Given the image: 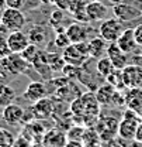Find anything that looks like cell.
<instances>
[{"instance_id": "8d00e7d4", "label": "cell", "mask_w": 142, "mask_h": 147, "mask_svg": "<svg viewBox=\"0 0 142 147\" xmlns=\"http://www.w3.org/2000/svg\"><path fill=\"white\" fill-rule=\"evenodd\" d=\"M3 11H4V9H3L1 4H0V20H1V17H3Z\"/></svg>"}, {"instance_id": "30bf717a", "label": "cell", "mask_w": 142, "mask_h": 147, "mask_svg": "<svg viewBox=\"0 0 142 147\" xmlns=\"http://www.w3.org/2000/svg\"><path fill=\"white\" fill-rule=\"evenodd\" d=\"M107 57L111 59L113 65L117 69H124L128 65V54L124 53L117 42H110V45L107 47Z\"/></svg>"}, {"instance_id": "1f68e13d", "label": "cell", "mask_w": 142, "mask_h": 147, "mask_svg": "<svg viewBox=\"0 0 142 147\" xmlns=\"http://www.w3.org/2000/svg\"><path fill=\"white\" fill-rule=\"evenodd\" d=\"M134 36H135L138 47H142V24H138V26L134 28Z\"/></svg>"}, {"instance_id": "f35d334b", "label": "cell", "mask_w": 142, "mask_h": 147, "mask_svg": "<svg viewBox=\"0 0 142 147\" xmlns=\"http://www.w3.org/2000/svg\"><path fill=\"white\" fill-rule=\"evenodd\" d=\"M0 147H13V146H0Z\"/></svg>"}, {"instance_id": "7402d4cb", "label": "cell", "mask_w": 142, "mask_h": 147, "mask_svg": "<svg viewBox=\"0 0 142 147\" xmlns=\"http://www.w3.org/2000/svg\"><path fill=\"white\" fill-rule=\"evenodd\" d=\"M106 79L108 84H111L113 86H115L118 91H120L121 88H125L124 78H123V69H117V68H115L113 72L107 76Z\"/></svg>"}, {"instance_id": "d6a6232c", "label": "cell", "mask_w": 142, "mask_h": 147, "mask_svg": "<svg viewBox=\"0 0 142 147\" xmlns=\"http://www.w3.org/2000/svg\"><path fill=\"white\" fill-rule=\"evenodd\" d=\"M13 147H30V144H28V142H27L25 139L20 137V139H17V140L14 142Z\"/></svg>"}, {"instance_id": "5b68a950", "label": "cell", "mask_w": 142, "mask_h": 147, "mask_svg": "<svg viewBox=\"0 0 142 147\" xmlns=\"http://www.w3.org/2000/svg\"><path fill=\"white\" fill-rule=\"evenodd\" d=\"M113 13L114 16L118 18L120 21L123 23H128V21H132L135 18L141 17L142 11H139L137 7L131 6V4H127V3H118V4H114L113 7Z\"/></svg>"}, {"instance_id": "9c48e42d", "label": "cell", "mask_w": 142, "mask_h": 147, "mask_svg": "<svg viewBox=\"0 0 142 147\" xmlns=\"http://www.w3.org/2000/svg\"><path fill=\"white\" fill-rule=\"evenodd\" d=\"M62 57L65 59L66 64L69 65H76V67H82L86 59L89 58V55H86L79 47L77 44H71L69 47H66L62 53Z\"/></svg>"}, {"instance_id": "d590c367", "label": "cell", "mask_w": 142, "mask_h": 147, "mask_svg": "<svg viewBox=\"0 0 142 147\" xmlns=\"http://www.w3.org/2000/svg\"><path fill=\"white\" fill-rule=\"evenodd\" d=\"M108 1H111L113 4H118V3H123L124 0H108Z\"/></svg>"}, {"instance_id": "4316f807", "label": "cell", "mask_w": 142, "mask_h": 147, "mask_svg": "<svg viewBox=\"0 0 142 147\" xmlns=\"http://www.w3.org/2000/svg\"><path fill=\"white\" fill-rule=\"evenodd\" d=\"M16 142V139L13 137V134L4 129H0V146H13Z\"/></svg>"}, {"instance_id": "ba28073f", "label": "cell", "mask_w": 142, "mask_h": 147, "mask_svg": "<svg viewBox=\"0 0 142 147\" xmlns=\"http://www.w3.org/2000/svg\"><path fill=\"white\" fill-rule=\"evenodd\" d=\"M7 45H9V48H10L11 53L21 54L30 45V40H28V36L25 33H23L21 30L11 31L7 36Z\"/></svg>"}, {"instance_id": "cb8c5ba5", "label": "cell", "mask_w": 142, "mask_h": 147, "mask_svg": "<svg viewBox=\"0 0 142 147\" xmlns=\"http://www.w3.org/2000/svg\"><path fill=\"white\" fill-rule=\"evenodd\" d=\"M63 75L68 78V79H80L82 78V68L80 67H76V65H69L66 64L62 69Z\"/></svg>"}, {"instance_id": "484cf974", "label": "cell", "mask_w": 142, "mask_h": 147, "mask_svg": "<svg viewBox=\"0 0 142 147\" xmlns=\"http://www.w3.org/2000/svg\"><path fill=\"white\" fill-rule=\"evenodd\" d=\"M55 44H56V47H58V48L65 50L66 47H69V45H71L72 41H71V38L68 37V34H66L65 31H62V33H58V34H56Z\"/></svg>"}, {"instance_id": "44dd1931", "label": "cell", "mask_w": 142, "mask_h": 147, "mask_svg": "<svg viewBox=\"0 0 142 147\" xmlns=\"http://www.w3.org/2000/svg\"><path fill=\"white\" fill-rule=\"evenodd\" d=\"M27 36H28V40H30L31 44L39 45L45 40V30L42 27H39V26H35L27 33Z\"/></svg>"}, {"instance_id": "7a4b0ae2", "label": "cell", "mask_w": 142, "mask_h": 147, "mask_svg": "<svg viewBox=\"0 0 142 147\" xmlns=\"http://www.w3.org/2000/svg\"><path fill=\"white\" fill-rule=\"evenodd\" d=\"M0 23L7 28L9 33H11V31L23 30V27L25 26L27 20H25L24 13L21 11V9L7 7V9H4V11H3V17L0 20Z\"/></svg>"}, {"instance_id": "e575fe53", "label": "cell", "mask_w": 142, "mask_h": 147, "mask_svg": "<svg viewBox=\"0 0 142 147\" xmlns=\"http://www.w3.org/2000/svg\"><path fill=\"white\" fill-rule=\"evenodd\" d=\"M63 147H83V146H82V143H80L79 140H71V139H69V142Z\"/></svg>"}, {"instance_id": "4fadbf2b", "label": "cell", "mask_w": 142, "mask_h": 147, "mask_svg": "<svg viewBox=\"0 0 142 147\" xmlns=\"http://www.w3.org/2000/svg\"><path fill=\"white\" fill-rule=\"evenodd\" d=\"M86 13H87V17L90 21H103L108 13V9L103 1L93 0V1L87 3Z\"/></svg>"}, {"instance_id": "ac0fdd59", "label": "cell", "mask_w": 142, "mask_h": 147, "mask_svg": "<svg viewBox=\"0 0 142 147\" xmlns=\"http://www.w3.org/2000/svg\"><path fill=\"white\" fill-rule=\"evenodd\" d=\"M107 41L103 37H94L89 40V54L91 58H101L107 53Z\"/></svg>"}, {"instance_id": "7c38bea8", "label": "cell", "mask_w": 142, "mask_h": 147, "mask_svg": "<svg viewBox=\"0 0 142 147\" xmlns=\"http://www.w3.org/2000/svg\"><path fill=\"white\" fill-rule=\"evenodd\" d=\"M65 33L68 34V37L71 38L72 44H77V42H82V41H87V37H89V28L85 26V23H72L66 27Z\"/></svg>"}, {"instance_id": "ffe728a7", "label": "cell", "mask_w": 142, "mask_h": 147, "mask_svg": "<svg viewBox=\"0 0 142 147\" xmlns=\"http://www.w3.org/2000/svg\"><path fill=\"white\" fill-rule=\"evenodd\" d=\"M96 69H97V72L100 74L101 76L107 78L110 74L115 69V67L113 65V62H111V59L108 57H101V58H99V61L96 64Z\"/></svg>"}, {"instance_id": "836d02e7", "label": "cell", "mask_w": 142, "mask_h": 147, "mask_svg": "<svg viewBox=\"0 0 142 147\" xmlns=\"http://www.w3.org/2000/svg\"><path fill=\"white\" fill-rule=\"evenodd\" d=\"M138 143H142V122L138 125V127H137V133H135V137H134Z\"/></svg>"}, {"instance_id": "f546056e", "label": "cell", "mask_w": 142, "mask_h": 147, "mask_svg": "<svg viewBox=\"0 0 142 147\" xmlns=\"http://www.w3.org/2000/svg\"><path fill=\"white\" fill-rule=\"evenodd\" d=\"M4 4L11 9H21L25 4V0H4Z\"/></svg>"}, {"instance_id": "ab89813d", "label": "cell", "mask_w": 142, "mask_h": 147, "mask_svg": "<svg viewBox=\"0 0 142 147\" xmlns=\"http://www.w3.org/2000/svg\"><path fill=\"white\" fill-rule=\"evenodd\" d=\"M141 122H142V113H141Z\"/></svg>"}, {"instance_id": "5bb4252c", "label": "cell", "mask_w": 142, "mask_h": 147, "mask_svg": "<svg viewBox=\"0 0 142 147\" xmlns=\"http://www.w3.org/2000/svg\"><path fill=\"white\" fill-rule=\"evenodd\" d=\"M31 110H33V116L35 119H48L53 113V103L47 96L44 99H39V100L34 102Z\"/></svg>"}, {"instance_id": "83f0119b", "label": "cell", "mask_w": 142, "mask_h": 147, "mask_svg": "<svg viewBox=\"0 0 142 147\" xmlns=\"http://www.w3.org/2000/svg\"><path fill=\"white\" fill-rule=\"evenodd\" d=\"M73 1H75V0H53V4L56 6V9L63 10V11H68V10L71 9Z\"/></svg>"}, {"instance_id": "2e32d148", "label": "cell", "mask_w": 142, "mask_h": 147, "mask_svg": "<svg viewBox=\"0 0 142 147\" xmlns=\"http://www.w3.org/2000/svg\"><path fill=\"white\" fill-rule=\"evenodd\" d=\"M125 103L128 108L139 115L142 113V88H129L125 95Z\"/></svg>"}, {"instance_id": "9a60e30c", "label": "cell", "mask_w": 142, "mask_h": 147, "mask_svg": "<svg viewBox=\"0 0 142 147\" xmlns=\"http://www.w3.org/2000/svg\"><path fill=\"white\" fill-rule=\"evenodd\" d=\"M115 42L118 44V47L124 53H127V54L135 51L137 47H138V44H137V40H135V36H134V28H125Z\"/></svg>"}, {"instance_id": "8fae6325", "label": "cell", "mask_w": 142, "mask_h": 147, "mask_svg": "<svg viewBox=\"0 0 142 147\" xmlns=\"http://www.w3.org/2000/svg\"><path fill=\"white\" fill-rule=\"evenodd\" d=\"M49 93L48 86L44 84V82H39V81H33L24 91V98L30 102H37L39 99H44L47 98Z\"/></svg>"}, {"instance_id": "d6986e66", "label": "cell", "mask_w": 142, "mask_h": 147, "mask_svg": "<svg viewBox=\"0 0 142 147\" xmlns=\"http://www.w3.org/2000/svg\"><path fill=\"white\" fill-rule=\"evenodd\" d=\"M14 99H16V91L6 84H0V108H6L7 105L13 103Z\"/></svg>"}, {"instance_id": "e0dca14e", "label": "cell", "mask_w": 142, "mask_h": 147, "mask_svg": "<svg viewBox=\"0 0 142 147\" xmlns=\"http://www.w3.org/2000/svg\"><path fill=\"white\" fill-rule=\"evenodd\" d=\"M86 6H87L86 0H75L68 11L71 13V16H73V18L76 21L86 24V23H90L89 17H87V13H86Z\"/></svg>"}, {"instance_id": "b9f144b4", "label": "cell", "mask_w": 142, "mask_h": 147, "mask_svg": "<svg viewBox=\"0 0 142 147\" xmlns=\"http://www.w3.org/2000/svg\"><path fill=\"white\" fill-rule=\"evenodd\" d=\"M99 1H101V0H99Z\"/></svg>"}, {"instance_id": "74e56055", "label": "cell", "mask_w": 142, "mask_h": 147, "mask_svg": "<svg viewBox=\"0 0 142 147\" xmlns=\"http://www.w3.org/2000/svg\"><path fill=\"white\" fill-rule=\"evenodd\" d=\"M0 4H4V0H0Z\"/></svg>"}, {"instance_id": "f1b7e54d", "label": "cell", "mask_w": 142, "mask_h": 147, "mask_svg": "<svg viewBox=\"0 0 142 147\" xmlns=\"http://www.w3.org/2000/svg\"><path fill=\"white\" fill-rule=\"evenodd\" d=\"M11 54L9 45H7V38H1L0 37V57H7Z\"/></svg>"}, {"instance_id": "60d3db41", "label": "cell", "mask_w": 142, "mask_h": 147, "mask_svg": "<svg viewBox=\"0 0 142 147\" xmlns=\"http://www.w3.org/2000/svg\"><path fill=\"white\" fill-rule=\"evenodd\" d=\"M141 55H142V47H141Z\"/></svg>"}, {"instance_id": "6da1fadb", "label": "cell", "mask_w": 142, "mask_h": 147, "mask_svg": "<svg viewBox=\"0 0 142 147\" xmlns=\"http://www.w3.org/2000/svg\"><path fill=\"white\" fill-rule=\"evenodd\" d=\"M139 123H141V115L135 110L128 109L125 112L124 119L118 125V134L123 139H128V140L134 139Z\"/></svg>"}, {"instance_id": "603a6c76", "label": "cell", "mask_w": 142, "mask_h": 147, "mask_svg": "<svg viewBox=\"0 0 142 147\" xmlns=\"http://www.w3.org/2000/svg\"><path fill=\"white\" fill-rule=\"evenodd\" d=\"M48 64H49V68L53 69V71H62L63 67H65V59L62 55L58 54H48Z\"/></svg>"}, {"instance_id": "4dcf8cb0", "label": "cell", "mask_w": 142, "mask_h": 147, "mask_svg": "<svg viewBox=\"0 0 142 147\" xmlns=\"http://www.w3.org/2000/svg\"><path fill=\"white\" fill-rule=\"evenodd\" d=\"M63 20V10H55L52 13V16H51V23H52L53 26H56L58 23H61Z\"/></svg>"}, {"instance_id": "8992f818", "label": "cell", "mask_w": 142, "mask_h": 147, "mask_svg": "<svg viewBox=\"0 0 142 147\" xmlns=\"http://www.w3.org/2000/svg\"><path fill=\"white\" fill-rule=\"evenodd\" d=\"M125 88H142V67L127 65L123 69Z\"/></svg>"}, {"instance_id": "52a82bcc", "label": "cell", "mask_w": 142, "mask_h": 147, "mask_svg": "<svg viewBox=\"0 0 142 147\" xmlns=\"http://www.w3.org/2000/svg\"><path fill=\"white\" fill-rule=\"evenodd\" d=\"M24 116H25V109L17 103H14V102L7 105L6 108H3V113H1L3 120L7 125H11V126H16L18 123H21L24 120Z\"/></svg>"}, {"instance_id": "d4e9b609", "label": "cell", "mask_w": 142, "mask_h": 147, "mask_svg": "<svg viewBox=\"0 0 142 147\" xmlns=\"http://www.w3.org/2000/svg\"><path fill=\"white\" fill-rule=\"evenodd\" d=\"M39 53V50H38V45L35 44H31L30 42V45L21 53V57L27 61V62H30V64H33L34 62V59L37 58V55Z\"/></svg>"}, {"instance_id": "277c9868", "label": "cell", "mask_w": 142, "mask_h": 147, "mask_svg": "<svg viewBox=\"0 0 142 147\" xmlns=\"http://www.w3.org/2000/svg\"><path fill=\"white\" fill-rule=\"evenodd\" d=\"M96 96L97 100L101 105H111V103H124L125 98L123 99L121 93L118 92V89L115 86H113L111 84L106 82L104 85H101L97 91H96Z\"/></svg>"}, {"instance_id": "3957f363", "label": "cell", "mask_w": 142, "mask_h": 147, "mask_svg": "<svg viewBox=\"0 0 142 147\" xmlns=\"http://www.w3.org/2000/svg\"><path fill=\"white\" fill-rule=\"evenodd\" d=\"M124 31L123 28V21H120L118 18H104L99 27V33L100 37H103L107 42H115L118 40V37L121 36V33Z\"/></svg>"}]
</instances>
